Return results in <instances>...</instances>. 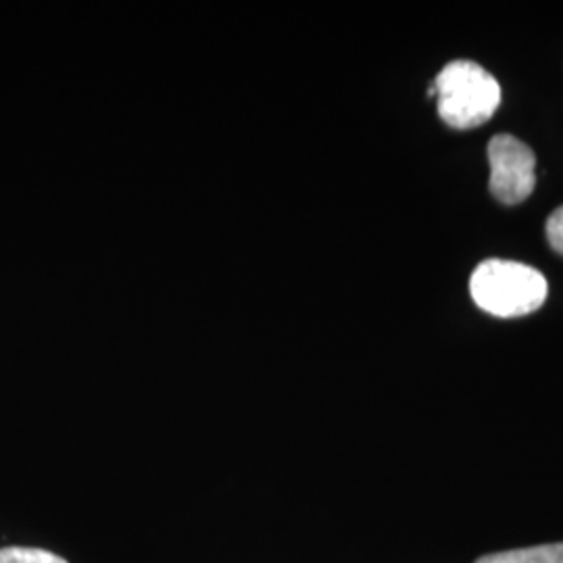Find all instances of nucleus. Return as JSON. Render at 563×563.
<instances>
[{
	"label": "nucleus",
	"mask_w": 563,
	"mask_h": 563,
	"mask_svg": "<svg viewBox=\"0 0 563 563\" xmlns=\"http://www.w3.org/2000/svg\"><path fill=\"white\" fill-rule=\"evenodd\" d=\"M430 97L439 99V113L446 125L470 130L495 115L501 104V86L483 65L460 59L437 76Z\"/></svg>",
	"instance_id": "nucleus-1"
},
{
	"label": "nucleus",
	"mask_w": 563,
	"mask_h": 563,
	"mask_svg": "<svg viewBox=\"0 0 563 563\" xmlns=\"http://www.w3.org/2000/svg\"><path fill=\"white\" fill-rule=\"evenodd\" d=\"M547 290L543 274L518 262L488 260L470 278L472 299L497 318H520L537 311L547 299Z\"/></svg>",
	"instance_id": "nucleus-2"
},
{
	"label": "nucleus",
	"mask_w": 563,
	"mask_h": 563,
	"mask_svg": "<svg viewBox=\"0 0 563 563\" xmlns=\"http://www.w3.org/2000/svg\"><path fill=\"white\" fill-rule=\"evenodd\" d=\"M490 192L504 205H520L537 186V157L526 142L511 134H497L488 142Z\"/></svg>",
	"instance_id": "nucleus-3"
},
{
	"label": "nucleus",
	"mask_w": 563,
	"mask_h": 563,
	"mask_svg": "<svg viewBox=\"0 0 563 563\" xmlns=\"http://www.w3.org/2000/svg\"><path fill=\"white\" fill-rule=\"evenodd\" d=\"M476 563H563V543L539 544L484 555Z\"/></svg>",
	"instance_id": "nucleus-4"
},
{
	"label": "nucleus",
	"mask_w": 563,
	"mask_h": 563,
	"mask_svg": "<svg viewBox=\"0 0 563 563\" xmlns=\"http://www.w3.org/2000/svg\"><path fill=\"white\" fill-rule=\"evenodd\" d=\"M0 563H67L59 555L34 547H4L0 549Z\"/></svg>",
	"instance_id": "nucleus-5"
},
{
	"label": "nucleus",
	"mask_w": 563,
	"mask_h": 563,
	"mask_svg": "<svg viewBox=\"0 0 563 563\" xmlns=\"http://www.w3.org/2000/svg\"><path fill=\"white\" fill-rule=\"evenodd\" d=\"M547 239L555 253L563 255V205L558 207L547 220Z\"/></svg>",
	"instance_id": "nucleus-6"
}]
</instances>
